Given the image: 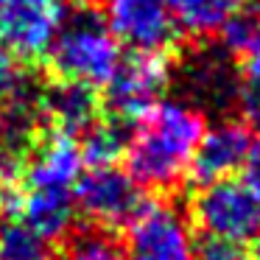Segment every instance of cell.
<instances>
[{
  "label": "cell",
  "instance_id": "cell-19",
  "mask_svg": "<svg viewBox=\"0 0 260 260\" xmlns=\"http://www.w3.org/2000/svg\"><path fill=\"white\" fill-rule=\"evenodd\" d=\"M243 182H246L260 199V137L252 143V151H249V157H246V165H243Z\"/></svg>",
  "mask_w": 260,
  "mask_h": 260
},
{
  "label": "cell",
  "instance_id": "cell-8",
  "mask_svg": "<svg viewBox=\"0 0 260 260\" xmlns=\"http://www.w3.org/2000/svg\"><path fill=\"white\" fill-rule=\"evenodd\" d=\"M70 0H0V51L14 59H40L68 14Z\"/></svg>",
  "mask_w": 260,
  "mask_h": 260
},
{
  "label": "cell",
  "instance_id": "cell-17",
  "mask_svg": "<svg viewBox=\"0 0 260 260\" xmlns=\"http://www.w3.org/2000/svg\"><path fill=\"white\" fill-rule=\"evenodd\" d=\"M62 260H126L123 246L107 230H87L68 241Z\"/></svg>",
  "mask_w": 260,
  "mask_h": 260
},
{
  "label": "cell",
  "instance_id": "cell-2",
  "mask_svg": "<svg viewBox=\"0 0 260 260\" xmlns=\"http://www.w3.org/2000/svg\"><path fill=\"white\" fill-rule=\"evenodd\" d=\"M84 171V154L73 137L51 135L34 146L20 176V221L42 238L68 235L76 218V185Z\"/></svg>",
  "mask_w": 260,
  "mask_h": 260
},
{
  "label": "cell",
  "instance_id": "cell-20",
  "mask_svg": "<svg viewBox=\"0 0 260 260\" xmlns=\"http://www.w3.org/2000/svg\"><path fill=\"white\" fill-rule=\"evenodd\" d=\"M12 202V171L0 165V215Z\"/></svg>",
  "mask_w": 260,
  "mask_h": 260
},
{
  "label": "cell",
  "instance_id": "cell-6",
  "mask_svg": "<svg viewBox=\"0 0 260 260\" xmlns=\"http://www.w3.org/2000/svg\"><path fill=\"white\" fill-rule=\"evenodd\" d=\"M126 260H199V241L187 215L174 204H146L129 224Z\"/></svg>",
  "mask_w": 260,
  "mask_h": 260
},
{
  "label": "cell",
  "instance_id": "cell-18",
  "mask_svg": "<svg viewBox=\"0 0 260 260\" xmlns=\"http://www.w3.org/2000/svg\"><path fill=\"white\" fill-rule=\"evenodd\" d=\"M199 260H246V254H243L241 246L204 238V241L199 243Z\"/></svg>",
  "mask_w": 260,
  "mask_h": 260
},
{
  "label": "cell",
  "instance_id": "cell-14",
  "mask_svg": "<svg viewBox=\"0 0 260 260\" xmlns=\"http://www.w3.org/2000/svg\"><path fill=\"white\" fill-rule=\"evenodd\" d=\"M246 6V0H174V14L179 34L193 40L221 37L232 17Z\"/></svg>",
  "mask_w": 260,
  "mask_h": 260
},
{
  "label": "cell",
  "instance_id": "cell-12",
  "mask_svg": "<svg viewBox=\"0 0 260 260\" xmlns=\"http://www.w3.org/2000/svg\"><path fill=\"white\" fill-rule=\"evenodd\" d=\"M37 109L40 98H34L28 76L17 59L0 51V159H14L17 148L25 146L34 129Z\"/></svg>",
  "mask_w": 260,
  "mask_h": 260
},
{
  "label": "cell",
  "instance_id": "cell-9",
  "mask_svg": "<svg viewBox=\"0 0 260 260\" xmlns=\"http://www.w3.org/2000/svg\"><path fill=\"white\" fill-rule=\"evenodd\" d=\"M171 84V64L162 53H135L123 59L118 73L107 84L109 118L129 123L162 101V92Z\"/></svg>",
  "mask_w": 260,
  "mask_h": 260
},
{
  "label": "cell",
  "instance_id": "cell-4",
  "mask_svg": "<svg viewBox=\"0 0 260 260\" xmlns=\"http://www.w3.org/2000/svg\"><path fill=\"white\" fill-rule=\"evenodd\" d=\"M190 213L210 241H224L241 249L260 241V199L243 179L230 176L202 185L193 196Z\"/></svg>",
  "mask_w": 260,
  "mask_h": 260
},
{
  "label": "cell",
  "instance_id": "cell-22",
  "mask_svg": "<svg viewBox=\"0 0 260 260\" xmlns=\"http://www.w3.org/2000/svg\"><path fill=\"white\" fill-rule=\"evenodd\" d=\"M246 260H260V254H254V257H246Z\"/></svg>",
  "mask_w": 260,
  "mask_h": 260
},
{
  "label": "cell",
  "instance_id": "cell-3",
  "mask_svg": "<svg viewBox=\"0 0 260 260\" xmlns=\"http://www.w3.org/2000/svg\"><path fill=\"white\" fill-rule=\"evenodd\" d=\"M120 42L95 9H73L62 17L51 45L48 62L56 79L76 81L84 87H107L118 73L123 53Z\"/></svg>",
  "mask_w": 260,
  "mask_h": 260
},
{
  "label": "cell",
  "instance_id": "cell-11",
  "mask_svg": "<svg viewBox=\"0 0 260 260\" xmlns=\"http://www.w3.org/2000/svg\"><path fill=\"white\" fill-rule=\"evenodd\" d=\"M254 135L249 123L235 118H221L210 129H204L199 148L193 154L190 165V179L196 185H207V182L230 179L238 171H243L246 157L252 151Z\"/></svg>",
  "mask_w": 260,
  "mask_h": 260
},
{
  "label": "cell",
  "instance_id": "cell-10",
  "mask_svg": "<svg viewBox=\"0 0 260 260\" xmlns=\"http://www.w3.org/2000/svg\"><path fill=\"white\" fill-rule=\"evenodd\" d=\"M185 101L202 112H224L238 98V64L226 48H196L179 68Z\"/></svg>",
  "mask_w": 260,
  "mask_h": 260
},
{
  "label": "cell",
  "instance_id": "cell-5",
  "mask_svg": "<svg viewBox=\"0 0 260 260\" xmlns=\"http://www.w3.org/2000/svg\"><path fill=\"white\" fill-rule=\"evenodd\" d=\"M146 187L115 162L90 165L76 185V207L101 230L129 226L146 207Z\"/></svg>",
  "mask_w": 260,
  "mask_h": 260
},
{
  "label": "cell",
  "instance_id": "cell-1",
  "mask_svg": "<svg viewBox=\"0 0 260 260\" xmlns=\"http://www.w3.org/2000/svg\"><path fill=\"white\" fill-rule=\"evenodd\" d=\"M204 129V112L193 104L157 101L135 120L126 140V171L151 190H174L190 176Z\"/></svg>",
  "mask_w": 260,
  "mask_h": 260
},
{
  "label": "cell",
  "instance_id": "cell-21",
  "mask_svg": "<svg viewBox=\"0 0 260 260\" xmlns=\"http://www.w3.org/2000/svg\"><path fill=\"white\" fill-rule=\"evenodd\" d=\"M249 6H252V9H257V12H260V0H249Z\"/></svg>",
  "mask_w": 260,
  "mask_h": 260
},
{
  "label": "cell",
  "instance_id": "cell-16",
  "mask_svg": "<svg viewBox=\"0 0 260 260\" xmlns=\"http://www.w3.org/2000/svg\"><path fill=\"white\" fill-rule=\"evenodd\" d=\"M126 140H129V132L126 123L115 118H98V123L92 126L84 135V159H90V165H104V162H115V159L123 154Z\"/></svg>",
  "mask_w": 260,
  "mask_h": 260
},
{
  "label": "cell",
  "instance_id": "cell-7",
  "mask_svg": "<svg viewBox=\"0 0 260 260\" xmlns=\"http://www.w3.org/2000/svg\"><path fill=\"white\" fill-rule=\"evenodd\" d=\"M101 17L120 45L135 53H162L179 37L174 0H101Z\"/></svg>",
  "mask_w": 260,
  "mask_h": 260
},
{
  "label": "cell",
  "instance_id": "cell-13",
  "mask_svg": "<svg viewBox=\"0 0 260 260\" xmlns=\"http://www.w3.org/2000/svg\"><path fill=\"white\" fill-rule=\"evenodd\" d=\"M40 115L53 135L64 137H84L101 118V101L95 98V90L76 81L59 79L53 87H48L40 95Z\"/></svg>",
  "mask_w": 260,
  "mask_h": 260
},
{
  "label": "cell",
  "instance_id": "cell-15",
  "mask_svg": "<svg viewBox=\"0 0 260 260\" xmlns=\"http://www.w3.org/2000/svg\"><path fill=\"white\" fill-rule=\"evenodd\" d=\"M51 241L31 230L25 221L0 226V260H48Z\"/></svg>",
  "mask_w": 260,
  "mask_h": 260
}]
</instances>
